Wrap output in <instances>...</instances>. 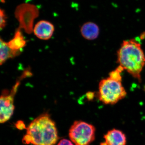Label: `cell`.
Masks as SVG:
<instances>
[{
  "instance_id": "cell-1",
  "label": "cell",
  "mask_w": 145,
  "mask_h": 145,
  "mask_svg": "<svg viewBox=\"0 0 145 145\" xmlns=\"http://www.w3.org/2000/svg\"><path fill=\"white\" fill-rule=\"evenodd\" d=\"M59 139L55 122L48 113H45L29 124L22 142L26 145H55Z\"/></svg>"
},
{
  "instance_id": "cell-11",
  "label": "cell",
  "mask_w": 145,
  "mask_h": 145,
  "mask_svg": "<svg viewBox=\"0 0 145 145\" xmlns=\"http://www.w3.org/2000/svg\"><path fill=\"white\" fill-rule=\"evenodd\" d=\"M7 43L10 48L15 50H21L26 46V41L20 28H18L16 30L13 39Z\"/></svg>"
},
{
  "instance_id": "cell-6",
  "label": "cell",
  "mask_w": 145,
  "mask_h": 145,
  "mask_svg": "<svg viewBox=\"0 0 145 145\" xmlns=\"http://www.w3.org/2000/svg\"><path fill=\"white\" fill-rule=\"evenodd\" d=\"M25 78V77L24 75H21L19 80H17L10 91L8 90L3 91L0 99V123H4L8 121L13 115L15 109L14 97L20 84L21 81Z\"/></svg>"
},
{
  "instance_id": "cell-9",
  "label": "cell",
  "mask_w": 145,
  "mask_h": 145,
  "mask_svg": "<svg viewBox=\"0 0 145 145\" xmlns=\"http://www.w3.org/2000/svg\"><path fill=\"white\" fill-rule=\"evenodd\" d=\"M81 33L85 39L93 40L99 36L100 28L96 24L92 22H88L84 24L81 27Z\"/></svg>"
},
{
  "instance_id": "cell-4",
  "label": "cell",
  "mask_w": 145,
  "mask_h": 145,
  "mask_svg": "<svg viewBox=\"0 0 145 145\" xmlns=\"http://www.w3.org/2000/svg\"><path fill=\"white\" fill-rule=\"evenodd\" d=\"M96 128L82 121H76L69 129V135L75 145H90L95 139Z\"/></svg>"
},
{
  "instance_id": "cell-15",
  "label": "cell",
  "mask_w": 145,
  "mask_h": 145,
  "mask_svg": "<svg viewBox=\"0 0 145 145\" xmlns=\"http://www.w3.org/2000/svg\"><path fill=\"white\" fill-rule=\"evenodd\" d=\"M57 145H74V144L70 140L63 139L60 140Z\"/></svg>"
},
{
  "instance_id": "cell-13",
  "label": "cell",
  "mask_w": 145,
  "mask_h": 145,
  "mask_svg": "<svg viewBox=\"0 0 145 145\" xmlns=\"http://www.w3.org/2000/svg\"><path fill=\"white\" fill-rule=\"evenodd\" d=\"M7 18L5 12L4 10L3 9H1V24H0V27L1 30L4 28L6 25Z\"/></svg>"
},
{
  "instance_id": "cell-8",
  "label": "cell",
  "mask_w": 145,
  "mask_h": 145,
  "mask_svg": "<svg viewBox=\"0 0 145 145\" xmlns=\"http://www.w3.org/2000/svg\"><path fill=\"white\" fill-rule=\"evenodd\" d=\"M105 142L106 145H126V135L120 130L112 129L109 131L104 135Z\"/></svg>"
},
{
  "instance_id": "cell-16",
  "label": "cell",
  "mask_w": 145,
  "mask_h": 145,
  "mask_svg": "<svg viewBox=\"0 0 145 145\" xmlns=\"http://www.w3.org/2000/svg\"><path fill=\"white\" fill-rule=\"evenodd\" d=\"M94 97V93L92 92H89L87 93V98L89 100H92Z\"/></svg>"
},
{
  "instance_id": "cell-3",
  "label": "cell",
  "mask_w": 145,
  "mask_h": 145,
  "mask_svg": "<svg viewBox=\"0 0 145 145\" xmlns=\"http://www.w3.org/2000/svg\"><path fill=\"white\" fill-rule=\"evenodd\" d=\"M126 91L122 82L112 80L109 77L101 80L99 84L98 97L105 105H113L124 99Z\"/></svg>"
},
{
  "instance_id": "cell-5",
  "label": "cell",
  "mask_w": 145,
  "mask_h": 145,
  "mask_svg": "<svg viewBox=\"0 0 145 145\" xmlns=\"http://www.w3.org/2000/svg\"><path fill=\"white\" fill-rule=\"evenodd\" d=\"M37 7L31 4L23 3L18 6L15 10V15L22 28L26 33L31 34L33 29L34 20L39 16Z\"/></svg>"
},
{
  "instance_id": "cell-10",
  "label": "cell",
  "mask_w": 145,
  "mask_h": 145,
  "mask_svg": "<svg viewBox=\"0 0 145 145\" xmlns=\"http://www.w3.org/2000/svg\"><path fill=\"white\" fill-rule=\"evenodd\" d=\"M1 53H0V63L1 65L5 62L7 60L13 58L20 55L21 50H15L11 49L7 45L6 42L1 39Z\"/></svg>"
},
{
  "instance_id": "cell-14",
  "label": "cell",
  "mask_w": 145,
  "mask_h": 145,
  "mask_svg": "<svg viewBox=\"0 0 145 145\" xmlns=\"http://www.w3.org/2000/svg\"><path fill=\"white\" fill-rule=\"evenodd\" d=\"M15 126L18 129L20 130L26 129L27 128L24 122L21 120H19L16 122Z\"/></svg>"
},
{
  "instance_id": "cell-7",
  "label": "cell",
  "mask_w": 145,
  "mask_h": 145,
  "mask_svg": "<svg viewBox=\"0 0 145 145\" xmlns=\"http://www.w3.org/2000/svg\"><path fill=\"white\" fill-rule=\"evenodd\" d=\"M54 30V25L50 22L41 20L36 24L34 28V33L41 40H48L52 37Z\"/></svg>"
},
{
  "instance_id": "cell-2",
  "label": "cell",
  "mask_w": 145,
  "mask_h": 145,
  "mask_svg": "<svg viewBox=\"0 0 145 145\" xmlns=\"http://www.w3.org/2000/svg\"><path fill=\"white\" fill-rule=\"evenodd\" d=\"M117 63L141 82V72L145 65V55L140 43L135 39L124 40L117 51Z\"/></svg>"
},
{
  "instance_id": "cell-12",
  "label": "cell",
  "mask_w": 145,
  "mask_h": 145,
  "mask_svg": "<svg viewBox=\"0 0 145 145\" xmlns=\"http://www.w3.org/2000/svg\"><path fill=\"white\" fill-rule=\"evenodd\" d=\"M124 70L123 68L119 65L115 70L109 73V77L112 80L118 82H122V78L121 73Z\"/></svg>"
}]
</instances>
